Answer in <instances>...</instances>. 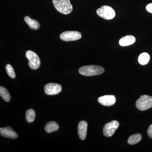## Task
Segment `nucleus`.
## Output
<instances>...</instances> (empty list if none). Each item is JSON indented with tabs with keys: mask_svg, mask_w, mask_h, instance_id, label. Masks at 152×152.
<instances>
[{
	"mask_svg": "<svg viewBox=\"0 0 152 152\" xmlns=\"http://www.w3.org/2000/svg\"><path fill=\"white\" fill-rule=\"evenodd\" d=\"M150 56L148 54L144 53L141 54L138 58L139 63L142 65L147 64L149 61Z\"/></svg>",
	"mask_w": 152,
	"mask_h": 152,
	"instance_id": "nucleus-16",
	"label": "nucleus"
},
{
	"mask_svg": "<svg viewBox=\"0 0 152 152\" xmlns=\"http://www.w3.org/2000/svg\"><path fill=\"white\" fill-rule=\"evenodd\" d=\"M0 96L6 102H9L10 100L11 96L8 91L2 86L0 87Z\"/></svg>",
	"mask_w": 152,
	"mask_h": 152,
	"instance_id": "nucleus-17",
	"label": "nucleus"
},
{
	"mask_svg": "<svg viewBox=\"0 0 152 152\" xmlns=\"http://www.w3.org/2000/svg\"><path fill=\"white\" fill-rule=\"evenodd\" d=\"M36 117V113L33 109L28 110L26 113V119L28 123H31L34 121Z\"/></svg>",
	"mask_w": 152,
	"mask_h": 152,
	"instance_id": "nucleus-18",
	"label": "nucleus"
},
{
	"mask_svg": "<svg viewBox=\"0 0 152 152\" xmlns=\"http://www.w3.org/2000/svg\"><path fill=\"white\" fill-rule=\"evenodd\" d=\"M58 125L54 121H51L48 123L45 126V131L47 133H51L56 132L58 130Z\"/></svg>",
	"mask_w": 152,
	"mask_h": 152,
	"instance_id": "nucleus-14",
	"label": "nucleus"
},
{
	"mask_svg": "<svg viewBox=\"0 0 152 152\" xmlns=\"http://www.w3.org/2000/svg\"><path fill=\"white\" fill-rule=\"evenodd\" d=\"M119 126V123L117 121H113L105 125L103 128V134L106 137H111L113 135Z\"/></svg>",
	"mask_w": 152,
	"mask_h": 152,
	"instance_id": "nucleus-7",
	"label": "nucleus"
},
{
	"mask_svg": "<svg viewBox=\"0 0 152 152\" xmlns=\"http://www.w3.org/2000/svg\"><path fill=\"white\" fill-rule=\"evenodd\" d=\"M136 39L134 36L128 35L123 37L120 40L119 43L121 46L125 47L132 45L135 42Z\"/></svg>",
	"mask_w": 152,
	"mask_h": 152,
	"instance_id": "nucleus-12",
	"label": "nucleus"
},
{
	"mask_svg": "<svg viewBox=\"0 0 152 152\" xmlns=\"http://www.w3.org/2000/svg\"><path fill=\"white\" fill-rule=\"evenodd\" d=\"M98 102L104 106H111L116 102V98L113 95H106L98 99Z\"/></svg>",
	"mask_w": 152,
	"mask_h": 152,
	"instance_id": "nucleus-10",
	"label": "nucleus"
},
{
	"mask_svg": "<svg viewBox=\"0 0 152 152\" xmlns=\"http://www.w3.org/2000/svg\"><path fill=\"white\" fill-rule=\"evenodd\" d=\"M96 13L99 16L107 20H112L115 16L114 9L108 6H102L97 10Z\"/></svg>",
	"mask_w": 152,
	"mask_h": 152,
	"instance_id": "nucleus-4",
	"label": "nucleus"
},
{
	"mask_svg": "<svg viewBox=\"0 0 152 152\" xmlns=\"http://www.w3.org/2000/svg\"><path fill=\"white\" fill-rule=\"evenodd\" d=\"M61 91V86L58 84L50 83L45 86V93L48 95H57L59 94Z\"/></svg>",
	"mask_w": 152,
	"mask_h": 152,
	"instance_id": "nucleus-8",
	"label": "nucleus"
},
{
	"mask_svg": "<svg viewBox=\"0 0 152 152\" xmlns=\"http://www.w3.org/2000/svg\"><path fill=\"white\" fill-rule=\"evenodd\" d=\"M6 70L7 73L11 78L15 79L16 77V75L13 68L11 65L9 64H7L6 66Z\"/></svg>",
	"mask_w": 152,
	"mask_h": 152,
	"instance_id": "nucleus-19",
	"label": "nucleus"
},
{
	"mask_svg": "<svg viewBox=\"0 0 152 152\" xmlns=\"http://www.w3.org/2000/svg\"><path fill=\"white\" fill-rule=\"evenodd\" d=\"M142 138L141 135L140 134L132 135L128 139V143L131 145H135L140 141Z\"/></svg>",
	"mask_w": 152,
	"mask_h": 152,
	"instance_id": "nucleus-15",
	"label": "nucleus"
},
{
	"mask_svg": "<svg viewBox=\"0 0 152 152\" xmlns=\"http://www.w3.org/2000/svg\"><path fill=\"white\" fill-rule=\"evenodd\" d=\"M60 37L63 41L70 42L80 39L82 35L80 33L77 31H66L61 33Z\"/></svg>",
	"mask_w": 152,
	"mask_h": 152,
	"instance_id": "nucleus-6",
	"label": "nucleus"
},
{
	"mask_svg": "<svg viewBox=\"0 0 152 152\" xmlns=\"http://www.w3.org/2000/svg\"><path fill=\"white\" fill-rule=\"evenodd\" d=\"M148 134L150 138L152 139V124L150 125L148 130Z\"/></svg>",
	"mask_w": 152,
	"mask_h": 152,
	"instance_id": "nucleus-20",
	"label": "nucleus"
},
{
	"mask_svg": "<svg viewBox=\"0 0 152 152\" xmlns=\"http://www.w3.org/2000/svg\"><path fill=\"white\" fill-rule=\"evenodd\" d=\"M26 57L28 60L29 66L32 69H37L40 66L41 61L39 58L34 52L28 50L26 53Z\"/></svg>",
	"mask_w": 152,
	"mask_h": 152,
	"instance_id": "nucleus-5",
	"label": "nucleus"
},
{
	"mask_svg": "<svg viewBox=\"0 0 152 152\" xmlns=\"http://www.w3.org/2000/svg\"><path fill=\"white\" fill-rule=\"evenodd\" d=\"M104 69L100 66L88 65L84 66L79 69L80 74L83 75L89 76L99 75L104 73Z\"/></svg>",
	"mask_w": 152,
	"mask_h": 152,
	"instance_id": "nucleus-1",
	"label": "nucleus"
},
{
	"mask_svg": "<svg viewBox=\"0 0 152 152\" xmlns=\"http://www.w3.org/2000/svg\"><path fill=\"white\" fill-rule=\"evenodd\" d=\"M0 134L4 137L7 138L15 139L18 137L16 132L10 126L1 128Z\"/></svg>",
	"mask_w": 152,
	"mask_h": 152,
	"instance_id": "nucleus-9",
	"label": "nucleus"
},
{
	"mask_svg": "<svg viewBox=\"0 0 152 152\" xmlns=\"http://www.w3.org/2000/svg\"><path fill=\"white\" fill-rule=\"evenodd\" d=\"M24 20L30 28L35 30H38L39 28L40 24L37 21L31 19L28 16L25 17Z\"/></svg>",
	"mask_w": 152,
	"mask_h": 152,
	"instance_id": "nucleus-13",
	"label": "nucleus"
},
{
	"mask_svg": "<svg viewBox=\"0 0 152 152\" xmlns=\"http://www.w3.org/2000/svg\"><path fill=\"white\" fill-rule=\"evenodd\" d=\"M88 123L85 121H81L79 123L78 126V133L79 137L83 140L86 137Z\"/></svg>",
	"mask_w": 152,
	"mask_h": 152,
	"instance_id": "nucleus-11",
	"label": "nucleus"
},
{
	"mask_svg": "<svg viewBox=\"0 0 152 152\" xmlns=\"http://www.w3.org/2000/svg\"><path fill=\"white\" fill-rule=\"evenodd\" d=\"M136 107L140 110L145 111L152 107V97L148 95L140 96L137 100Z\"/></svg>",
	"mask_w": 152,
	"mask_h": 152,
	"instance_id": "nucleus-3",
	"label": "nucleus"
},
{
	"mask_svg": "<svg viewBox=\"0 0 152 152\" xmlns=\"http://www.w3.org/2000/svg\"><path fill=\"white\" fill-rule=\"evenodd\" d=\"M53 3L55 8L61 13L69 15L73 10L70 0H53Z\"/></svg>",
	"mask_w": 152,
	"mask_h": 152,
	"instance_id": "nucleus-2",
	"label": "nucleus"
},
{
	"mask_svg": "<svg viewBox=\"0 0 152 152\" xmlns=\"http://www.w3.org/2000/svg\"><path fill=\"white\" fill-rule=\"evenodd\" d=\"M146 9L149 12L152 13V3H151V4L147 5Z\"/></svg>",
	"mask_w": 152,
	"mask_h": 152,
	"instance_id": "nucleus-21",
	"label": "nucleus"
}]
</instances>
